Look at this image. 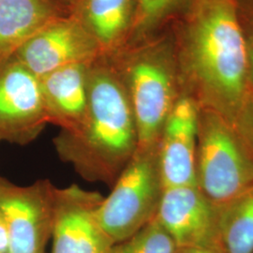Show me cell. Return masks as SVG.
Instances as JSON below:
<instances>
[{
	"label": "cell",
	"mask_w": 253,
	"mask_h": 253,
	"mask_svg": "<svg viewBox=\"0 0 253 253\" xmlns=\"http://www.w3.org/2000/svg\"><path fill=\"white\" fill-rule=\"evenodd\" d=\"M172 37L181 93L232 122L253 92L238 0H190Z\"/></svg>",
	"instance_id": "cell-1"
},
{
	"label": "cell",
	"mask_w": 253,
	"mask_h": 253,
	"mask_svg": "<svg viewBox=\"0 0 253 253\" xmlns=\"http://www.w3.org/2000/svg\"><path fill=\"white\" fill-rule=\"evenodd\" d=\"M88 107L82 126L61 130L54 139L55 151L89 182L114 186L138 148L135 118L125 85L103 55L90 64Z\"/></svg>",
	"instance_id": "cell-2"
},
{
	"label": "cell",
	"mask_w": 253,
	"mask_h": 253,
	"mask_svg": "<svg viewBox=\"0 0 253 253\" xmlns=\"http://www.w3.org/2000/svg\"><path fill=\"white\" fill-rule=\"evenodd\" d=\"M105 57L126 87L138 147L158 145L166 118L182 94L172 33H161Z\"/></svg>",
	"instance_id": "cell-3"
},
{
	"label": "cell",
	"mask_w": 253,
	"mask_h": 253,
	"mask_svg": "<svg viewBox=\"0 0 253 253\" xmlns=\"http://www.w3.org/2000/svg\"><path fill=\"white\" fill-rule=\"evenodd\" d=\"M197 186L219 206L253 186V159L232 122L216 112L200 108Z\"/></svg>",
	"instance_id": "cell-4"
},
{
	"label": "cell",
	"mask_w": 253,
	"mask_h": 253,
	"mask_svg": "<svg viewBox=\"0 0 253 253\" xmlns=\"http://www.w3.org/2000/svg\"><path fill=\"white\" fill-rule=\"evenodd\" d=\"M163 190L158 145L138 147L97 211L100 225L115 244L153 220Z\"/></svg>",
	"instance_id": "cell-5"
},
{
	"label": "cell",
	"mask_w": 253,
	"mask_h": 253,
	"mask_svg": "<svg viewBox=\"0 0 253 253\" xmlns=\"http://www.w3.org/2000/svg\"><path fill=\"white\" fill-rule=\"evenodd\" d=\"M54 185L18 186L0 177V211L9 230L10 253H46L52 237Z\"/></svg>",
	"instance_id": "cell-6"
},
{
	"label": "cell",
	"mask_w": 253,
	"mask_h": 253,
	"mask_svg": "<svg viewBox=\"0 0 253 253\" xmlns=\"http://www.w3.org/2000/svg\"><path fill=\"white\" fill-rule=\"evenodd\" d=\"M47 124L40 78L12 55L0 63V142L28 145Z\"/></svg>",
	"instance_id": "cell-7"
},
{
	"label": "cell",
	"mask_w": 253,
	"mask_h": 253,
	"mask_svg": "<svg viewBox=\"0 0 253 253\" xmlns=\"http://www.w3.org/2000/svg\"><path fill=\"white\" fill-rule=\"evenodd\" d=\"M13 56L40 78L69 65L92 63L103 53L81 22L66 13L27 40Z\"/></svg>",
	"instance_id": "cell-8"
},
{
	"label": "cell",
	"mask_w": 253,
	"mask_h": 253,
	"mask_svg": "<svg viewBox=\"0 0 253 253\" xmlns=\"http://www.w3.org/2000/svg\"><path fill=\"white\" fill-rule=\"evenodd\" d=\"M103 198L74 184L54 188L51 253H109L115 243L97 216Z\"/></svg>",
	"instance_id": "cell-9"
},
{
	"label": "cell",
	"mask_w": 253,
	"mask_h": 253,
	"mask_svg": "<svg viewBox=\"0 0 253 253\" xmlns=\"http://www.w3.org/2000/svg\"><path fill=\"white\" fill-rule=\"evenodd\" d=\"M200 106L181 94L162 130L158 157L163 188L197 186L196 152Z\"/></svg>",
	"instance_id": "cell-10"
},
{
	"label": "cell",
	"mask_w": 253,
	"mask_h": 253,
	"mask_svg": "<svg viewBox=\"0 0 253 253\" xmlns=\"http://www.w3.org/2000/svg\"><path fill=\"white\" fill-rule=\"evenodd\" d=\"M155 218L178 248H219L217 206L198 186L164 189Z\"/></svg>",
	"instance_id": "cell-11"
},
{
	"label": "cell",
	"mask_w": 253,
	"mask_h": 253,
	"mask_svg": "<svg viewBox=\"0 0 253 253\" xmlns=\"http://www.w3.org/2000/svg\"><path fill=\"white\" fill-rule=\"evenodd\" d=\"M90 64L69 65L40 77L49 124L67 132H73L82 126L88 107Z\"/></svg>",
	"instance_id": "cell-12"
},
{
	"label": "cell",
	"mask_w": 253,
	"mask_h": 253,
	"mask_svg": "<svg viewBox=\"0 0 253 253\" xmlns=\"http://www.w3.org/2000/svg\"><path fill=\"white\" fill-rule=\"evenodd\" d=\"M139 0H77L70 12L96 39L104 56L126 47Z\"/></svg>",
	"instance_id": "cell-13"
},
{
	"label": "cell",
	"mask_w": 253,
	"mask_h": 253,
	"mask_svg": "<svg viewBox=\"0 0 253 253\" xmlns=\"http://www.w3.org/2000/svg\"><path fill=\"white\" fill-rule=\"evenodd\" d=\"M66 13L50 0H0V63L46 25Z\"/></svg>",
	"instance_id": "cell-14"
},
{
	"label": "cell",
	"mask_w": 253,
	"mask_h": 253,
	"mask_svg": "<svg viewBox=\"0 0 253 253\" xmlns=\"http://www.w3.org/2000/svg\"><path fill=\"white\" fill-rule=\"evenodd\" d=\"M218 246L223 253H253V186L217 206Z\"/></svg>",
	"instance_id": "cell-15"
},
{
	"label": "cell",
	"mask_w": 253,
	"mask_h": 253,
	"mask_svg": "<svg viewBox=\"0 0 253 253\" xmlns=\"http://www.w3.org/2000/svg\"><path fill=\"white\" fill-rule=\"evenodd\" d=\"M190 0H139L135 21L127 45L142 42L162 33L171 22H175Z\"/></svg>",
	"instance_id": "cell-16"
},
{
	"label": "cell",
	"mask_w": 253,
	"mask_h": 253,
	"mask_svg": "<svg viewBox=\"0 0 253 253\" xmlns=\"http://www.w3.org/2000/svg\"><path fill=\"white\" fill-rule=\"evenodd\" d=\"M171 235L154 218L135 235L116 243L109 253H177Z\"/></svg>",
	"instance_id": "cell-17"
},
{
	"label": "cell",
	"mask_w": 253,
	"mask_h": 253,
	"mask_svg": "<svg viewBox=\"0 0 253 253\" xmlns=\"http://www.w3.org/2000/svg\"><path fill=\"white\" fill-rule=\"evenodd\" d=\"M232 124L253 159V92L235 116Z\"/></svg>",
	"instance_id": "cell-18"
},
{
	"label": "cell",
	"mask_w": 253,
	"mask_h": 253,
	"mask_svg": "<svg viewBox=\"0 0 253 253\" xmlns=\"http://www.w3.org/2000/svg\"><path fill=\"white\" fill-rule=\"evenodd\" d=\"M251 17L248 20L247 25L243 24L244 27L246 48H247V57H248V68H249V80L250 84L253 91V12L250 11ZM242 19V18H241Z\"/></svg>",
	"instance_id": "cell-19"
},
{
	"label": "cell",
	"mask_w": 253,
	"mask_h": 253,
	"mask_svg": "<svg viewBox=\"0 0 253 253\" xmlns=\"http://www.w3.org/2000/svg\"><path fill=\"white\" fill-rule=\"evenodd\" d=\"M0 253H10L9 230L4 215L0 211Z\"/></svg>",
	"instance_id": "cell-20"
},
{
	"label": "cell",
	"mask_w": 253,
	"mask_h": 253,
	"mask_svg": "<svg viewBox=\"0 0 253 253\" xmlns=\"http://www.w3.org/2000/svg\"><path fill=\"white\" fill-rule=\"evenodd\" d=\"M177 253H223L218 247L206 248H178Z\"/></svg>",
	"instance_id": "cell-21"
},
{
	"label": "cell",
	"mask_w": 253,
	"mask_h": 253,
	"mask_svg": "<svg viewBox=\"0 0 253 253\" xmlns=\"http://www.w3.org/2000/svg\"><path fill=\"white\" fill-rule=\"evenodd\" d=\"M58 6L60 9H63L65 12L70 13L73 10L77 0H50Z\"/></svg>",
	"instance_id": "cell-22"
},
{
	"label": "cell",
	"mask_w": 253,
	"mask_h": 253,
	"mask_svg": "<svg viewBox=\"0 0 253 253\" xmlns=\"http://www.w3.org/2000/svg\"><path fill=\"white\" fill-rule=\"evenodd\" d=\"M248 3L250 4V11H253V0H248Z\"/></svg>",
	"instance_id": "cell-23"
}]
</instances>
